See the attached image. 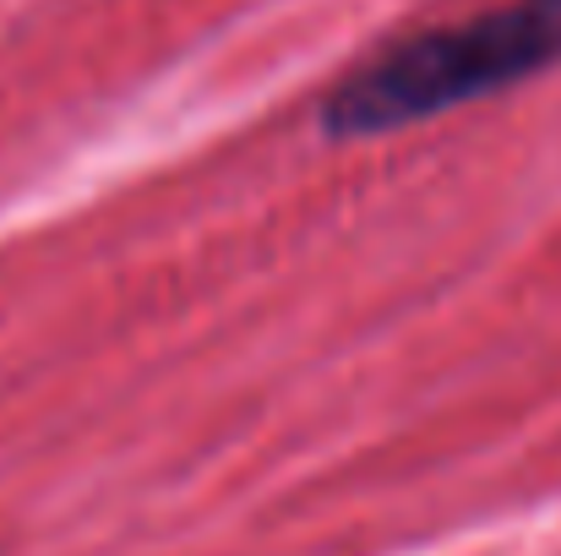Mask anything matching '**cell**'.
<instances>
[{"mask_svg":"<svg viewBox=\"0 0 561 556\" xmlns=\"http://www.w3.org/2000/svg\"><path fill=\"white\" fill-rule=\"evenodd\" d=\"M561 60V0H507L381 44L322 99L328 137H387L507 93Z\"/></svg>","mask_w":561,"mask_h":556,"instance_id":"1","label":"cell"}]
</instances>
